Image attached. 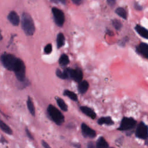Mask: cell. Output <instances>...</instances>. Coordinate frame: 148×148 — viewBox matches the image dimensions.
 <instances>
[{
	"instance_id": "6da1fadb",
	"label": "cell",
	"mask_w": 148,
	"mask_h": 148,
	"mask_svg": "<svg viewBox=\"0 0 148 148\" xmlns=\"http://www.w3.org/2000/svg\"><path fill=\"white\" fill-rule=\"evenodd\" d=\"M21 27L27 35H32L35 32V25L31 16L27 13H23L21 17Z\"/></svg>"
},
{
	"instance_id": "7a4b0ae2",
	"label": "cell",
	"mask_w": 148,
	"mask_h": 148,
	"mask_svg": "<svg viewBox=\"0 0 148 148\" xmlns=\"http://www.w3.org/2000/svg\"><path fill=\"white\" fill-rule=\"evenodd\" d=\"M47 113L51 120L57 125H60L64 123V115L54 106L52 105H49L47 108Z\"/></svg>"
},
{
	"instance_id": "3957f363",
	"label": "cell",
	"mask_w": 148,
	"mask_h": 148,
	"mask_svg": "<svg viewBox=\"0 0 148 148\" xmlns=\"http://www.w3.org/2000/svg\"><path fill=\"white\" fill-rule=\"evenodd\" d=\"M1 60L3 65L9 71H13L17 60V58H16L13 54L4 53L1 56Z\"/></svg>"
},
{
	"instance_id": "277c9868",
	"label": "cell",
	"mask_w": 148,
	"mask_h": 148,
	"mask_svg": "<svg viewBox=\"0 0 148 148\" xmlns=\"http://www.w3.org/2000/svg\"><path fill=\"white\" fill-rule=\"evenodd\" d=\"M66 79H71L77 83H79L83 79V72L79 68L72 69L70 68H66L64 70Z\"/></svg>"
},
{
	"instance_id": "5b68a950",
	"label": "cell",
	"mask_w": 148,
	"mask_h": 148,
	"mask_svg": "<svg viewBox=\"0 0 148 148\" xmlns=\"http://www.w3.org/2000/svg\"><path fill=\"white\" fill-rule=\"evenodd\" d=\"M13 71L17 79L21 82L24 80L25 76V67L24 62L20 58H17Z\"/></svg>"
},
{
	"instance_id": "8992f818",
	"label": "cell",
	"mask_w": 148,
	"mask_h": 148,
	"mask_svg": "<svg viewBox=\"0 0 148 148\" xmlns=\"http://www.w3.org/2000/svg\"><path fill=\"white\" fill-rule=\"evenodd\" d=\"M136 120L132 117H124L122 119L120 126L117 128V130L120 131L129 130L134 127L135 125H136Z\"/></svg>"
},
{
	"instance_id": "52a82bcc",
	"label": "cell",
	"mask_w": 148,
	"mask_h": 148,
	"mask_svg": "<svg viewBox=\"0 0 148 148\" xmlns=\"http://www.w3.org/2000/svg\"><path fill=\"white\" fill-rule=\"evenodd\" d=\"M51 11L56 24L59 27H62L65 21L64 12L57 8H53Z\"/></svg>"
},
{
	"instance_id": "ba28073f",
	"label": "cell",
	"mask_w": 148,
	"mask_h": 148,
	"mask_svg": "<svg viewBox=\"0 0 148 148\" xmlns=\"http://www.w3.org/2000/svg\"><path fill=\"white\" fill-rule=\"evenodd\" d=\"M135 135L139 139H147L148 138V126L143 122H140L136 127Z\"/></svg>"
},
{
	"instance_id": "9c48e42d",
	"label": "cell",
	"mask_w": 148,
	"mask_h": 148,
	"mask_svg": "<svg viewBox=\"0 0 148 148\" xmlns=\"http://www.w3.org/2000/svg\"><path fill=\"white\" fill-rule=\"evenodd\" d=\"M82 135L86 138H93L96 136V132L93 129L90 128L85 123H82L81 125Z\"/></svg>"
},
{
	"instance_id": "30bf717a",
	"label": "cell",
	"mask_w": 148,
	"mask_h": 148,
	"mask_svg": "<svg viewBox=\"0 0 148 148\" xmlns=\"http://www.w3.org/2000/svg\"><path fill=\"white\" fill-rule=\"evenodd\" d=\"M136 52L142 57L148 59V44L140 43L136 47Z\"/></svg>"
},
{
	"instance_id": "8fae6325",
	"label": "cell",
	"mask_w": 148,
	"mask_h": 148,
	"mask_svg": "<svg viewBox=\"0 0 148 148\" xmlns=\"http://www.w3.org/2000/svg\"><path fill=\"white\" fill-rule=\"evenodd\" d=\"M8 18L9 21L15 26H17L20 23V18L17 13L14 11L10 12L8 16Z\"/></svg>"
},
{
	"instance_id": "7c38bea8",
	"label": "cell",
	"mask_w": 148,
	"mask_h": 148,
	"mask_svg": "<svg viewBox=\"0 0 148 148\" xmlns=\"http://www.w3.org/2000/svg\"><path fill=\"white\" fill-rule=\"evenodd\" d=\"M80 109L82 113L87 115L88 117L92 119H94L96 117V113L90 108L86 106H82L80 107Z\"/></svg>"
},
{
	"instance_id": "4fadbf2b",
	"label": "cell",
	"mask_w": 148,
	"mask_h": 148,
	"mask_svg": "<svg viewBox=\"0 0 148 148\" xmlns=\"http://www.w3.org/2000/svg\"><path fill=\"white\" fill-rule=\"evenodd\" d=\"M135 29L140 36L148 39V29L140 25H136L135 27Z\"/></svg>"
},
{
	"instance_id": "5bb4252c",
	"label": "cell",
	"mask_w": 148,
	"mask_h": 148,
	"mask_svg": "<svg viewBox=\"0 0 148 148\" xmlns=\"http://www.w3.org/2000/svg\"><path fill=\"white\" fill-rule=\"evenodd\" d=\"M78 83V91L79 93L81 94H84L87 91L89 87L88 82L86 80H82Z\"/></svg>"
},
{
	"instance_id": "9a60e30c",
	"label": "cell",
	"mask_w": 148,
	"mask_h": 148,
	"mask_svg": "<svg viewBox=\"0 0 148 148\" xmlns=\"http://www.w3.org/2000/svg\"><path fill=\"white\" fill-rule=\"evenodd\" d=\"M99 125L102 124H106L108 125H111L114 124V121L112 120V118L109 116L106 117H102L98 120L97 121Z\"/></svg>"
},
{
	"instance_id": "2e32d148",
	"label": "cell",
	"mask_w": 148,
	"mask_h": 148,
	"mask_svg": "<svg viewBox=\"0 0 148 148\" xmlns=\"http://www.w3.org/2000/svg\"><path fill=\"white\" fill-rule=\"evenodd\" d=\"M96 147L97 148H107L109 147V144L103 137L101 136L96 142Z\"/></svg>"
},
{
	"instance_id": "e0dca14e",
	"label": "cell",
	"mask_w": 148,
	"mask_h": 148,
	"mask_svg": "<svg viewBox=\"0 0 148 148\" xmlns=\"http://www.w3.org/2000/svg\"><path fill=\"white\" fill-rule=\"evenodd\" d=\"M65 36L62 33H59L57 36V48L62 47L65 43Z\"/></svg>"
},
{
	"instance_id": "ac0fdd59",
	"label": "cell",
	"mask_w": 148,
	"mask_h": 148,
	"mask_svg": "<svg viewBox=\"0 0 148 148\" xmlns=\"http://www.w3.org/2000/svg\"><path fill=\"white\" fill-rule=\"evenodd\" d=\"M64 95L68 97L69 98L71 99L74 101H77V95L73 91H71L68 90H65L64 91Z\"/></svg>"
},
{
	"instance_id": "d6986e66",
	"label": "cell",
	"mask_w": 148,
	"mask_h": 148,
	"mask_svg": "<svg viewBox=\"0 0 148 148\" xmlns=\"http://www.w3.org/2000/svg\"><path fill=\"white\" fill-rule=\"evenodd\" d=\"M27 108L30 112V113L32 116H35V107L34 105V103L29 97H28L27 101Z\"/></svg>"
},
{
	"instance_id": "ffe728a7",
	"label": "cell",
	"mask_w": 148,
	"mask_h": 148,
	"mask_svg": "<svg viewBox=\"0 0 148 148\" xmlns=\"http://www.w3.org/2000/svg\"><path fill=\"white\" fill-rule=\"evenodd\" d=\"M115 12L116 13L119 15L120 17L123 18V19L124 20H126L127 18V12L126 10L123 8H121V7H119V8H117L116 10H115Z\"/></svg>"
},
{
	"instance_id": "44dd1931",
	"label": "cell",
	"mask_w": 148,
	"mask_h": 148,
	"mask_svg": "<svg viewBox=\"0 0 148 148\" xmlns=\"http://www.w3.org/2000/svg\"><path fill=\"white\" fill-rule=\"evenodd\" d=\"M59 64L62 66H65L69 63L68 56L65 54H62L59 58Z\"/></svg>"
},
{
	"instance_id": "7402d4cb",
	"label": "cell",
	"mask_w": 148,
	"mask_h": 148,
	"mask_svg": "<svg viewBox=\"0 0 148 148\" xmlns=\"http://www.w3.org/2000/svg\"><path fill=\"white\" fill-rule=\"evenodd\" d=\"M0 128L3 132L6 133L7 134L11 135L12 134V131L11 128L2 120H0Z\"/></svg>"
},
{
	"instance_id": "603a6c76",
	"label": "cell",
	"mask_w": 148,
	"mask_h": 148,
	"mask_svg": "<svg viewBox=\"0 0 148 148\" xmlns=\"http://www.w3.org/2000/svg\"><path fill=\"white\" fill-rule=\"evenodd\" d=\"M56 100H57V103L58 105L59 106V107L60 108V109L61 110H62L63 111H65V112L68 110V106L62 99H61L60 98H57Z\"/></svg>"
},
{
	"instance_id": "cb8c5ba5",
	"label": "cell",
	"mask_w": 148,
	"mask_h": 148,
	"mask_svg": "<svg viewBox=\"0 0 148 148\" xmlns=\"http://www.w3.org/2000/svg\"><path fill=\"white\" fill-rule=\"evenodd\" d=\"M112 23L113 26L117 30L120 29L122 27V24H121V21L117 19H113L112 21Z\"/></svg>"
},
{
	"instance_id": "d4e9b609",
	"label": "cell",
	"mask_w": 148,
	"mask_h": 148,
	"mask_svg": "<svg viewBox=\"0 0 148 148\" xmlns=\"http://www.w3.org/2000/svg\"><path fill=\"white\" fill-rule=\"evenodd\" d=\"M56 75L62 79H66V77L64 71H61L60 69H57L56 71Z\"/></svg>"
},
{
	"instance_id": "484cf974",
	"label": "cell",
	"mask_w": 148,
	"mask_h": 148,
	"mask_svg": "<svg viewBox=\"0 0 148 148\" xmlns=\"http://www.w3.org/2000/svg\"><path fill=\"white\" fill-rule=\"evenodd\" d=\"M52 51V45L50 43L47 44L44 49V51L46 54H50Z\"/></svg>"
},
{
	"instance_id": "4316f807",
	"label": "cell",
	"mask_w": 148,
	"mask_h": 148,
	"mask_svg": "<svg viewBox=\"0 0 148 148\" xmlns=\"http://www.w3.org/2000/svg\"><path fill=\"white\" fill-rule=\"evenodd\" d=\"M51 1L56 3H61V4H65L66 2V0H51Z\"/></svg>"
},
{
	"instance_id": "83f0119b",
	"label": "cell",
	"mask_w": 148,
	"mask_h": 148,
	"mask_svg": "<svg viewBox=\"0 0 148 148\" xmlns=\"http://www.w3.org/2000/svg\"><path fill=\"white\" fill-rule=\"evenodd\" d=\"M134 8H135L136 10H140L142 9V8L141 5H139L138 3H137V2H135V3H134Z\"/></svg>"
},
{
	"instance_id": "f1b7e54d",
	"label": "cell",
	"mask_w": 148,
	"mask_h": 148,
	"mask_svg": "<svg viewBox=\"0 0 148 148\" xmlns=\"http://www.w3.org/2000/svg\"><path fill=\"white\" fill-rule=\"evenodd\" d=\"M108 4L110 6H113L116 4V1L115 0H107Z\"/></svg>"
},
{
	"instance_id": "f546056e",
	"label": "cell",
	"mask_w": 148,
	"mask_h": 148,
	"mask_svg": "<svg viewBox=\"0 0 148 148\" xmlns=\"http://www.w3.org/2000/svg\"><path fill=\"white\" fill-rule=\"evenodd\" d=\"M71 1L73 2V3L77 5H79L81 3H82L83 0H71Z\"/></svg>"
},
{
	"instance_id": "4dcf8cb0",
	"label": "cell",
	"mask_w": 148,
	"mask_h": 148,
	"mask_svg": "<svg viewBox=\"0 0 148 148\" xmlns=\"http://www.w3.org/2000/svg\"><path fill=\"white\" fill-rule=\"evenodd\" d=\"M26 133H27V136H28V137L29 138H30L31 139H34V138H33V136H32V135H31V134L30 133V132H29V131L27 129V128H26Z\"/></svg>"
},
{
	"instance_id": "1f68e13d",
	"label": "cell",
	"mask_w": 148,
	"mask_h": 148,
	"mask_svg": "<svg viewBox=\"0 0 148 148\" xmlns=\"http://www.w3.org/2000/svg\"><path fill=\"white\" fill-rule=\"evenodd\" d=\"M42 146L45 147V148H49L50 147V146L44 140H42Z\"/></svg>"
},
{
	"instance_id": "d6a6232c",
	"label": "cell",
	"mask_w": 148,
	"mask_h": 148,
	"mask_svg": "<svg viewBox=\"0 0 148 148\" xmlns=\"http://www.w3.org/2000/svg\"><path fill=\"white\" fill-rule=\"evenodd\" d=\"M2 36L1 34V32H0V40L2 39Z\"/></svg>"
}]
</instances>
